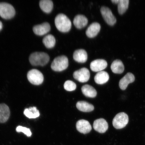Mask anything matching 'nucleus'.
Wrapping results in <instances>:
<instances>
[{
	"label": "nucleus",
	"instance_id": "1",
	"mask_svg": "<svg viewBox=\"0 0 145 145\" xmlns=\"http://www.w3.org/2000/svg\"><path fill=\"white\" fill-rule=\"evenodd\" d=\"M54 22L56 28L61 32H68L71 29V21L65 14H58L55 18Z\"/></svg>",
	"mask_w": 145,
	"mask_h": 145
},
{
	"label": "nucleus",
	"instance_id": "2",
	"mask_svg": "<svg viewBox=\"0 0 145 145\" xmlns=\"http://www.w3.org/2000/svg\"><path fill=\"white\" fill-rule=\"evenodd\" d=\"M49 60V56L44 52H34L31 54L29 57L30 63L34 66H44Z\"/></svg>",
	"mask_w": 145,
	"mask_h": 145
},
{
	"label": "nucleus",
	"instance_id": "3",
	"mask_svg": "<svg viewBox=\"0 0 145 145\" xmlns=\"http://www.w3.org/2000/svg\"><path fill=\"white\" fill-rule=\"evenodd\" d=\"M69 61L66 56H61L56 57L52 61L51 67L52 69L56 72H61L68 68Z\"/></svg>",
	"mask_w": 145,
	"mask_h": 145
},
{
	"label": "nucleus",
	"instance_id": "4",
	"mask_svg": "<svg viewBox=\"0 0 145 145\" xmlns=\"http://www.w3.org/2000/svg\"><path fill=\"white\" fill-rule=\"evenodd\" d=\"M15 10L13 6L9 3H0V16L3 19H9L13 18Z\"/></svg>",
	"mask_w": 145,
	"mask_h": 145
},
{
	"label": "nucleus",
	"instance_id": "5",
	"mask_svg": "<svg viewBox=\"0 0 145 145\" xmlns=\"http://www.w3.org/2000/svg\"><path fill=\"white\" fill-rule=\"evenodd\" d=\"M129 118L127 115L124 112L119 113L116 115L113 120V125L116 129H121L128 124Z\"/></svg>",
	"mask_w": 145,
	"mask_h": 145
},
{
	"label": "nucleus",
	"instance_id": "6",
	"mask_svg": "<svg viewBox=\"0 0 145 145\" xmlns=\"http://www.w3.org/2000/svg\"><path fill=\"white\" fill-rule=\"evenodd\" d=\"M28 80L31 84L34 85H39L42 84L44 80L42 73L37 69H32L27 74Z\"/></svg>",
	"mask_w": 145,
	"mask_h": 145
},
{
	"label": "nucleus",
	"instance_id": "7",
	"mask_svg": "<svg viewBox=\"0 0 145 145\" xmlns=\"http://www.w3.org/2000/svg\"><path fill=\"white\" fill-rule=\"evenodd\" d=\"M101 12L103 18L107 24L112 26L116 22V19L110 9L106 7H101Z\"/></svg>",
	"mask_w": 145,
	"mask_h": 145
},
{
	"label": "nucleus",
	"instance_id": "8",
	"mask_svg": "<svg viewBox=\"0 0 145 145\" xmlns=\"http://www.w3.org/2000/svg\"><path fill=\"white\" fill-rule=\"evenodd\" d=\"M73 76L74 78L79 82H86L90 78V72L88 69L83 68L76 71L74 72Z\"/></svg>",
	"mask_w": 145,
	"mask_h": 145
},
{
	"label": "nucleus",
	"instance_id": "9",
	"mask_svg": "<svg viewBox=\"0 0 145 145\" xmlns=\"http://www.w3.org/2000/svg\"><path fill=\"white\" fill-rule=\"evenodd\" d=\"M106 61L103 59L95 60L90 63L91 69L93 72H99L102 71L107 67Z\"/></svg>",
	"mask_w": 145,
	"mask_h": 145
},
{
	"label": "nucleus",
	"instance_id": "10",
	"mask_svg": "<svg viewBox=\"0 0 145 145\" xmlns=\"http://www.w3.org/2000/svg\"><path fill=\"white\" fill-rule=\"evenodd\" d=\"M108 124L104 119L96 120L93 123V127L96 131L99 133H105L108 129Z\"/></svg>",
	"mask_w": 145,
	"mask_h": 145
},
{
	"label": "nucleus",
	"instance_id": "11",
	"mask_svg": "<svg viewBox=\"0 0 145 145\" xmlns=\"http://www.w3.org/2000/svg\"><path fill=\"white\" fill-rule=\"evenodd\" d=\"M76 127L78 131L81 133L88 134L91 131V126L88 121L81 120L78 121Z\"/></svg>",
	"mask_w": 145,
	"mask_h": 145
},
{
	"label": "nucleus",
	"instance_id": "12",
	"mask_svg": "<svg viewBox=\"0 0 145 145\" xmlns=\"http://www.w3.org/2000/svg\"><path fill=\"white\" fill-rule=\"evenodd\" d=\"M50 25L48 23L45 22L40 25H36L33 28L34 33L37 35L42 36L48 33L50 30Z\"/></svg>",
	"mask_w": 145,
	"mask_h": 145
},
{
	"label": "nucleus",
	"instance_id": "13",
	"mask_svg": "<svg viewBox=\"0 0 145 145\" xmlns=\"http://www.w3.org/2000/svg\"><path fill=\"white\" fill-rule=\"evenodd\" d=\"M135 76L131 72H128L120 81L119 86L121 90H125L127 87L128 85L135 81Z\"/></svg>",
	"mask_w": 145,
	"mask_h": 145
},
{
	"label": "nucleus",
	"instance_id": "14",
	"mask_svg": "<svg viewBox=\"0 0 145 145\" xmlns=\"http://www.w3.org/2000/svg\"><path fill=\"white\" fill-rule=\"evenodd\" d=\"M101 25L97 22L91 24L88 27L86 31V34L88 37L93 38L97 36L100 31Z\"/></svg>",
	"mask_w": 145,
	"mask_h": 145
},
{
	"label": "nucleus",
	"instance_id": "15",
	"mask_svg": "<svg viewBox=\"0 0 145 145\" xmlns=\"http://www.w3.org/2000/svg\"><path fill=\"white\" fill-rule=\"evenodd\" d=\"M73 57L74 60L78 63H84L88 59V54L84 50H78L74 52Z\"/></svg>",
	"mask_w": 145,
	"mask_h": 145
},
{
	"label": "nucleus",
	"instance_id": "16",
	"mask_svg": "<svg viewBox=\"0 0 145 145\" xmlns=\"http://www.w3.org/2000/svg\"><path fill=\"white\" fill-rule=\"evenodd\" d=\"M88 23V20L86 16L78 14L76 16L73 20L74 26L78 29H81L86 27Z\"/></svg>",
	"mask_w": 145,
	"mask_h": 145
},
{
	"label": "nucleus",
	"instance_id": "17",
	"mask_svg": "<svg viewBox=\"0 0 145 145\" xmlns=\"http://www.w3.org/2000/svg\"><path fill=\"white\" fill-rule=\"evenodd\" d=\"M10 115V109L6 105L0 104V123H4L9 119Z\"/></svg>",
	"mask_w": 145,
	"mask_h": 145
},
{
	"label": "nucleus",
	"instance_id": "18",
	"mask_svg": "<svg viewBox=\"0 0 145 145\" xmlns=\"http://www.w3.org/2000/svg\"><path fill=\"white\" fill-rule=\"evenodd\" d=\"M95 82L97 84H103L109 79V76L107 72L101 71L97 72L94 78Z\"/></svg>",
	"mask_w": 145,
	"mask_h": 145
},
{
	"label": "nucleus",
	"instance_id": "19",
	"mask_svg": "<svg viewBox=\"0 0 145 145\" xmlns=\"http://www.w3.org/2000/svg\"><path fill=\"white\" fill-rule=\"evenodd\" d=\"M110 68L112 71L115 74H122L124 70V65L122 61L119 59L113 61Z\"/></svg>",
	"mask_w": 145,
	"mask_h": 145
},
{
	"label": "nucleus",
	"instance_id": "20",
	"mask_svg": "<svg viewBox=\"0 0 145 145\" xmlns=\"http://www.w3.org/2000/svg\"><path fill=\"white\" fill-rule=\"evenodd\" d=\"M39 6L43 12L49 14L53 10V3L50 0H42L40 1Z\"/></svg>",
	"mask_w": 145,
	"mask_h": 145
},
{
	"label": "nucleus",
	"instance_id": "21",
	"mask_svg": "<svg viewBox=\"0 0 145 145\" xmlns=\"http://www.w3.org/2000/svg\"><path fill=\"white\" fill-rule=\"evenodd\" d=\"M82 93L85 96L90 98H94L97 95V92L93 87L89 85H86L81 88Z\"/></svg>",
	"mask_w": 145,
	"mask_h": 145
},
{
	"label": "nucleus",
	"instance_id": "22",
	"mask_svg": "<svg viewBox=\"0 0 145 145\" xmlns=\"http://www.w3.org/2000/svg\"><path fill=\"white\" fill-rule=\"evenodd\" d=\"M76 106L78 109L83 112H89L93 111L94 109V107L93 105L86 101H78Z\"/></svg>",
	"mask_w": 145,
	"mask_h": 145
},
{
	"label": "nucleus",
	"instance_id": "23",
	"mask_svg": "<svg viewBox=\"0 0 145 145\" xmlns=\"http://www.w3.org/2000/svg\"><path fill=\"white\" fill-rule=\"evenodd\" d=\"M24 115L29 119H35L39 117L40 113L36 107H31L29 108H26L24 112Z\"/></svg>",
	"mask_w": 145,
	"mask_h": 145
},
{
	"label": "nucleus",
	"instance_id": "24",
	"mask_svg": "<svg viewBox=\"0 0 145 145\" xmlns=\"http://www.w3.org/2000/svg\"><path fill=\"white\" fill-rule=\"evenodd\" d=\"M42 42L43 44L46 48H52L55 46L56 40L53 35L49 34L43 38Z\"/></svg>",
	"mask_w": 145,
	"mask_h": 145
},
{
	"label": "nucleus",
	"instance_id": "25",
	"mask_svg": "<svg viewBox=\"0 0 145 145\" xmlns=\"http://www.w3.org/2000/svg\"><path fill=\"white\" fill-rule=\"evenodd\" d=\"M129 1V0H119L118 3V12L121 15L124 14L128 8Z\"/></svg>",
	"mask_w": 145,
	"mask_h": 145
},
{
	"label": "nucleus",
	"instance_id": "26",
	"mask_svg": "<svg viewBox=\"0 0 145 145\" xmlns=\"http://www.w3.org/2000/svg\"><path fill=\"white\" fill-rule=\"evenodd\" d=\"M64 88L67 91H71L76 89V85L73 81L68 80L65 82L64 84Z\"/></svg>",
	"mask_w": 145,
	"mask_h": 145
},
{
	"label": "nucleus",
	"instance_id": "27",
	"mask_svg": "<svg viewBox=\"0 0 145 145\" xmlns=\"http://www.w3.org/2000/svg\"><path fill=\"white\" fill-rule=\"evenodd\" d=\"M16 131L18 132H22L26 135L27 137H30L32 135V133L29 129L19 126L17 127Z\"/></svg>",
	"mask_w": 145,
	"mask_h": 145
},
{
	"label": "nucleus",
	"instance_id": "28",
	"mask_svg": "<svg viewBox=\"0 0 145 145\" xmlns=\"http://www.w3.org/2000/svg\"><path fill=\"white\" fill-rule=\"evenodd\" d=\"M111 1L114 4H118L119 3V0H112Z\"/></svg>",
	"mask_w": 145,
	"mask_h": 145
},
{
	"label": "nucleus",
	"instance_id": "29",
	"mask_svg": "<svg viewBox=\"0 0 145 145\" xmlns=\"http://www.w3.org/2000/svg\"><path fill=\"white\" fill-rule=\"evenodd\" d=\"M3 24L0 21V31L3 28Z\"/></svg>",
	"mask_w": 145,
	"mask_h": 145
}]
</instances>
